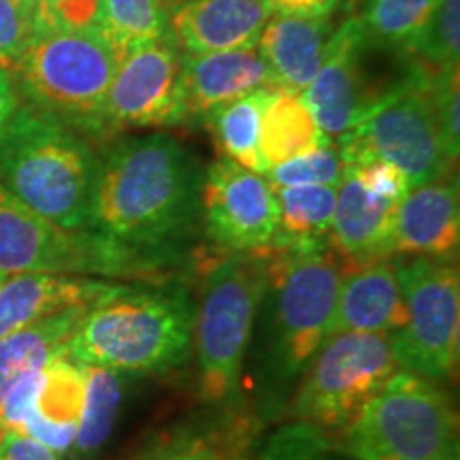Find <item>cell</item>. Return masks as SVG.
I'll return each instance as SVG.
<instances>
[{"instance_id":"3","label":"cell","mask_w":460,"mask_h":460,"mask_svg":"<svg viewBox=\"0 0 460 460\" xmlns=\"http://www.w3.org/2000/svg\"><path fill=\"white\" fill-rule=\"evenodd\" d=\"M267 254V322L261 379L275 401L295 388L305 367L326 341L339 284L349 264L331 239L281 245Z\"/></svg>"},{"instance_id":"35","label":"cell","mask_w":460,"mask_h":460,"mask_svg":"<svg viewBox=\"0 0 460 460\" xmlns=\"http://www.w3.org/2000/svg\"><path fill=\"white\" fill-rule=\"evenodd\" d=\"M32 39V15L20 0H0V66L15 71Z\"/></svg>"},{"instance_id":"24","label":"cell","mask_w":460,"mask_h":460,"mask_svg":"<svg viewBox=\"0 0 460 460\" xmlns=\"http://www.w3.org/2000/svg\"><path fill=\"white\" fill-rule=\"evenodd\" d=\"M332 143L320 130L301 94L284 88H269L262 107L258 152L264 175L281 163L305 156L322 146Z\"/></svg>"},{"instance_id":"11","label":"cell","mask_w":460,"mask_h":460,"mask_svg":"<svg viewBox=\"0 0 460 460\" xmlns=\"http://www.w3.org/2000/svg\"><path fill=\"white\" fill-rule=\"evenodd\" d=\"M405 322L390 332L401 371L435 384L456 376L460 356V278L447 258H396Z\"/></svg>"},{"instance_id":"13","label":"cell","mask_w":460,"mask_h":460,"mask_svg":"<svg viewBox=\"0 0 460 460\" xmlns=\"http://www.w3.org/2000/svg\"><path fill=\"white\" fill-rule=\"evenodd\" d=\"M205 234L228 254L269 250L278 233V197L267 175L228 158L209 166L200 183Z\"/></svg>"},{"instance_id":"2","label":"cell","mask_w":460,"mask_h":460,"mask_svg":"<svg viewBox=\"0 0 460 460\" xmlns=\"http://www.w3.org/2000/svg\"><path fill=\"white\" fill-rule=\"evenodd\" d=\"M192 320L186 288L128 281L85 309L66 352L119 376H166L192 354Z\"/></svg>"},{"instance_id":"23","label":"cell","mask_w":460,"mask_h":460,"mask_svg":"<svg viewBox=\"0 0 460 460\" xmlns=\"http://www.w3.org/2000/svg\"><path fill=\"white\" fill-rule=\"evenodd\" d=\"M332 37L329 17L273 13L264 24L256 49L273 79V88L303 94L314 82Z\"/></svg>"},{"instance_id":"32","label":"cell","mask_w":460,"mask_h":460,"mask_svg":"<svg viewBox=\"0 0 460 460\" xmlns=\"http://www.w3.org/2000/svg\"><path fill=\"white\" fill-rule=\"evenodd\" d=\"M254 460H349L339 450L337 441L324 430L307 422H290L275 429L258 447Z\"/></svg>"},{"instance_id":"43","label":"cell","mask_w":460,"mask_h":460,"mask_svg":"<svg viewBox=\"0 0 460 460\" xmlns=\"http://www.w3.org/2000/svg\"><path fill=\"white\" fill-rule=\"evenodd\" d=\"M4 279H7V273L0 271V286H3V281H4Z\"/></svg>"},{"instance_id":"34","label":"cell","mask_w":460,"mask_h":460,"mask_svg":"<svg viewBox=\"0 0 460 460\" xmlns=\"http://www.w3.org/2000/svg\"><path fill=\"white\" fill-rule=\"evenodd\" d=\"M430 90L439 119L441 139H444L446 152L454 163L460 154V119H458V66L430 71Z\"/></svg>"},{"instance_id":"37","label":"cell","mask_w":460,"mask_h":460,"mask_svg":"<svg viewBox=\"0 0 460 460\" xmlns=\"http://www.w3.org/2000/svg\"><path fill=\"white\" fill-rule=\"evenodd\" d=\"M99 0H41L32 15V32L41 28H90Z\"/></svg>"},{"instance_id":"40","label":"cell","mask_w":460,"mask_h":460,"mask_svg":"<svg viewBox=\"0 0 460 460\" xmlns=\"http://www.w3.org/2000/svg\"><path fill=\"white\" fill-rule=\"evenodd\" d=\"M22 105L20 90H17L15 75L11 68L0 66V141H3L4 130L13 118L17 107Z\"/></svg>"},{"instance_id":"4","label":"cell","mask_w":460,"mask_h":460,"mask_svg":"<svg viewBox=\"0 0 460 460\" xmlns=\"http://www.w3.org/2000/svg\"><path fill=\"white\" fill-rule=\"evenodd\" d=\"M96 171L85 137L22 101L0 141V186L60 228L92 230Z\"/></svg>"},{"instance_id":"39","label":"cell","mask_w":460,"mask_h":460,"mask_svg":"<svg viewBox=\"0 0 460 460\" xmlns=\"http://www.w3.org/2000/svg\"><path fill=\"white\" fill-rule=\"evenodd\" d=\"M271 13L303 15V17H329L339 0H264Z\"/></svg>"},{"instance_id":"5","label":"cell","mask_w":460,"mask_h":460,"mask_svg":"<svg viewBox=\"0 0 460 460\" xmlns=\"http://www.w3.org/2000/svg\"><path fill=\"white\" fill-rule=\"evenodd\" d=\"M122 60L94 26L41 28L13 75L28 105L82 137L107 139L105 102Z\"/></svg>"},{"instance_id":"36","label":"cell","mask_w":460,"mask_h":460,"mask_svg":"<svg viewBox=\"0 0 460 460\" xmlns=\"http://www.w3.org/2000/svg\"><path fill=\"white\" fill-rule=\"evenodd\" d=\"M343 171L352 172L362 186L371 192L379 194V197L399 200L410 192V181L402 172L393 166L386 160L379 158H349L341 160Z\"/></svg>"},{"instance_id":"28","label":"cell","mask_w":460,"mask_h":460,"mask_svg":"<svg viewBox=\"0 0 460 460\" xmlns=\"http://www.w3.org/2000/svg\"><path fill=\"white\" fill-rule=\"evenodd\" d=\"M267 92L269 88H262L243 99L226 102L203 119L224 158L261 175H264V164L258 152V139H261V119Z\"/></svg>"},{"instance_id":"12","label":"cell","mask_w":460,"mask_h":460,"mask_svg":"<svg viewBox=\"0 0 460 460\" xmlns=\"http://www.w3.org/2000/svg\"><path fill=\"white\" fill-rule=\"evenodd\" d=\"M186 119L183 54L169 32L119 62L105 102V137L130 128H169Z\"/></svg>"},{"instance_id":"8","label":"cell","mask_w":460,"mask_h":460,"mask_svg":"<svg viewBox=\"0 0 460 460\" xmlns=\"http://www.w3.org/2000/svg\"><path fill=\"white\" fill-rule=\"evenodd\" d=\"M164 256L143 254L96 230H66L45 220L0 186V271L94 275L152 281Z\"/></svg>"},{"instance_id":"6","label":"cell","mask_w":460,"mask_h":460,"mask_svg":"<svg viewBox=\"0 0 460 460\" xmlns=\"http://www.w3.org/2000/svg\"><path fill=\"white\" fill-rule=\"evenodd\" d=\"M267 290V254H228L205 271L194 303L192 352L199 399L207 405L237 402L247 345Z\"/></svg>"},{"instance_id":"16","label":"cell","mask_w":460,"mask_h":460,"mask_svg":"<svg viewBox=\"0 0 460 460\" xmlns=\"http://www.w3.org/2000/svg\"><path fill=\"white\" fill-rule=\"evenodd\" d=\"M85 384L88 365L73 358L65 345L34 373L22 433L66 456L82 422Z\"/></svg>"},{"instance_id":"31","label":"cell","mask_w":460,"mask_h":460,"mask_svg":"<svg viewBox=\"0 0 460 460\" xmlns=\"http://www.w3.org/2000/svg\"><path fill=\"white\" fill-rule=\"evenodd\" d=\"M407 54L429 71L458 66L460 58V0H439L429 22L413 39Z\"/></svg>"},{"instance_id":"29","label":"cell","mask_w":460,"mask_h":460,"mask_svg":"<svg viewBox=\"0 0 460 460\" xmlns=\"http://www.w3.org/2000/svg\"><path fill=\"white\" fill-rule=\"evenodd\" d=\"M124 379L119 373L88 365L82 422L71 447L75 458L88 460L107 444L122 410Z\"/></svg>"},{"instance_id":"17","label":"cell","mask_w":460,"mask_h":460,"mask_svg":"<svg viewBox=\"0 0 460 460\" xmlns=\"http://www.w3.org/2000/svg\"><path fill=\"white\" fill-rule=\"evenodd\" d=\"M271 15L264 0H183L169 9V32L188 56L252 49Z\"/></svg>"},{"instance_id":"7","label":"cell","mask_w":460,"mask_h":460,"mask_svg":"<svg viewBox=\"0 0 460 460\" xmlns=\"http://www.w3.org/2000/svg\"><path fill=\"white\" fill-rule=\"evenodd\" d=\"M349 460H458V418L439 384L399 371L339 430Z\"/></svg>"},{"instance_id":"10","label":"cell","mask_w":460,"mask_h":460,"mask_svg":"<svg viewBox=\"0 0 460 460\" xmlns=\"http://www.w3.org/2000/svg\"><path fill=\"white\" fill-rule=\"evenodd\" d=\"M399 371L388 335L343 332L326 339L298 377L286 418L324 433L343 430Z\"/></svg>"},{"instance_id":"27","label":"cell","mask_w":460,"mask_h":460,"mask_svg":"<svg viewBox=\"0 0 460 460\" xmlns=\"http://www.w3.org/2000/svg\"><path fill=\"white\" fill-rule=\"evenodd\" d=\"M92 26L126 58L169 34V9L164 0H99Z\"/></svg>"},{"instance_id":"15","label":"cell","mask_w":460,"mask_h":460,"mask_svg":"<svg viewBox=\"0 0 460 460\" xmlns=\"http://www.w3.org/2000/svg\"><path fill=\"white\" fill-rule=\"evenodd\" d=\"M262 420L239 402L175 424L132 460H254Z\"/></svg>"},{"instance_id":"18","label":"cell","mask_w":460,"mask_h":460,"mask_svg":"<svg viewBox=\"0 0 460 460\" xmlns=\"http://www.w3.org/2000/svg\"><path fill=\"white\" fill-rule=\"evenodd\" d=\"M126 281L58 273H15L0 286V337L68 309H85L113 295Z\"/></svg>"},{"instance_id":"14","label":"cell","mask_w":460,"mask_h":460,"mask_svg":"<svg viewBox=\"0 0 460 460\" xmlns=\"http://www.w3.org/2000/svg\"><path fill=\"white\" fill-rule=\"evenodd\" d=\"M367 45L369 41L358 17H348L337 31H332L320 71L301 94L320 130L331 141L332 137L339 139L345 135L376 102L365 88L362 73Z\"/></svg>"},{"instance_id":"22","label":"cell","mask_w":460,"mask_h":460,"mask_svg":"<svg viewBox=\"0 0 460 460\" xmlns=\"http://www.w3.org/2000/svg\"><path fill=\"white\" fill-rule=\"evenodd\" d=\"M262 88H273V79L256 48L203 56L183 54V94L190 118L205 119L226 102Z\"/></svg>"},{"instance_id":"25","label":"cell","mask_w":460,"mask_h":460,"mask_svg":"<svg viewBox=\"0 0 460 460\" xmlns=\"http://www.w3.org/2000/svg\"><path fill=\"white\" fill-rule=\"evenodd\" d=\"M88 309V307H85ZM85 309H68L51 318L0 337V407L9 390L28 373L41 369L60 352Z\"/></svg>"},{"instance_id":"41","label":"cell","mask_w":460,"mask_h":460,"mask_svg":"<svg viewBox=\"0 0 460 460\" xmlns=\"http://www.w3.org/2000/svg\"><path fill=\"white\" fill-rule=\"evenodd\" d=\"M20 3H22V7L28 11V13L34 15V9H37V4L41 3V0H20Z\"/></svg>"},{"instance_id":"21","label":"cell","mask_w":460,"mask_h":460,"mask_svg":"<svg viewBox=\"0 0 460 460\" xmlns=\"http://www.w3.org/2000/svg\"><path fill=\"white\" fill-rule=\"evenodd\" d=\"M396 207L399 200L379 197L343 171L329 239L349 267L393 256Z\"/></svg>"},{"instance_id":"26","label":"cell","mask_w":460,"mask_h":460,"mask_svg":"<svg viewBox=\"0 0 460 460\" xmlns=\"http://www.w3.org/2000/svg\"><path fill=\"white\" fill-rule=\"evenodd\" d=\"M275 197H278L279 216L271 247L314 243L331 237L337 188H275Z\"/></svg>"},{"instance_id":"19","label":"cell","mask_w":460,"mask_h":460,"mask_svg":"<svg viewBox=\"0 0 460 460\" xmlns=\"http://www.w3.org/2000/svg\"><path fill=\"white\" fill-rule=\"evenodd\" d=\"M460 241L458 181L452 177L410 188L394 216L393 256L447 258Z\"/></svg>"},{"instance_id":"38","label":"cell","mask_w":460,"mask_h":460,"mask_svg":"<svg viewBox=\"0 0 460 460\" xmlns=\"http://www.w3.org/2000/svg\"><path fill=\"white\" fill-rule=\"evenodd\" d=\"M0 460H62L60 454L15 430L0 433Z\"/></svg>"},{"instance_id":"20","label":"cell","mask_w":460,"mask_h":460,"mask_svg":"<svg viewBox=\"0 0 460 460\" xmlns=\"http://www.w3.org/2000/svg\"><path fill=\"white\" fill-rule=\"evenodd\" d=\"M405 322L396 258L349 267L339 284L326 339L343 332L390 335Z\"/></svg>"},{"instance_id":"33","label":"cell","mask_w":460,"mask_h":460,"mask_svg":"<svg viewBox=\"0 0 460 460\" xmlns=\"http://www.w3.org/2000/svg\"><path fill=\"white\" fill-rule=\"evenodd\" d=\"M343 177V163L339 147L322 146L305 156L273 166L267 180L273 188H301V186H332L339 188Z\"/></svg>"},{"instance_id":"9","label":"cell","mask_w":460,"mask_h":460,"mask_svg":"<svg viewBox=\"0 0 460 460\" xmlns=\"http://www.w3.org/2000/svg\"><path fill=\"white\" fill-rule=\"evenodd\" d=\"M339 154L341 160H386L407 177L410 188L450 177L456 163L441 139L429 68L418 65L399 85L384 92L339 137Z\"/></svg>"},{"instance_id":"1","label":"cell","mask_w":460,"mask_h":460,"mask_svg":"<svg viewBox=\"0 0 460 460\" xmlns=\"http://www.w3.org/2000/svg\"><path fill=\"white\" fill-rule=\"evenodd\" d=\"M203 175L194 154L171 135L118 143L96 171L92 230L164 256L199 220Z\"/></svg>"},{"instance_id":"42","label":"cell","mask_w":460,"mask_h":460,"mask_svg":"<svg viewBox=\"0 0 460 460\" xmlns=\"http://www.w3.org/2000/svg\"><path fill=\"white\" fill-rule=\"evenodd\" d=\"M180 3H183V0H164V4H166V9H171V7H175V4H180Z\"/></svg>"},{"instance_id":"30","label":"cell","mask_w":460,"mask_h":460,"mask_svg":"<svg viewBox=\"0 0 460 460\" xmlns=\"http://www.w3.org/2000/svg\"><path fill=\"white\" fill-rule=\"evenodd\" d=\"M439 0H362L358 17L367 41L405 51Z\"/></svg>"}]
</instances>
